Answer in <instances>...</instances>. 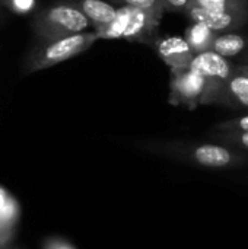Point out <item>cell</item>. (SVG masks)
I'll list each match as a JSON object with an SVG mask.
<instances>
[{
	"label": "cell",
	"mask_w": 248,
	"mask_h": 249,
	"mask_svg": "<svg viewBox=\"0 0 248 249\" xmlns=\"http://www.w3.org/2000/svg\"><path fill=\"white\" fill-rule=\"evenodd\" d=\"M143 149L168 156L175 158L189 163H193L200 168L209 169H225L241 166L247 162V158L243 153H238L234 147H228L222 143H151L143 144Z\"/></svg>",
	"instance_id": "obj_1"
},
{
	"label": "cell",
	"mask_w": 248,
	"mask_h": 249,
	"mask_svg": "<svg viewBox=\"0 0 248 249\" xmlns=\"http://www.w3.org/2000/svg\"><path fill=\"white\" fill-rule=\"evenodd\" d=\"M162 18L130 6H117V13L111 22L96 28L98 39H126L152 45L158 38V26Z\"/></svg>",
	"instance_id": "obj_2"
},
{
	"label": "cell",
	"mask_w": 248,
	"mask_h": 249,
	"mask_svg": "<svg viewBox=\"0 0 248 249\" xmlns=\"http://www.w3.org/2000/svg\"><path fill=\"white\" fill-rule=\"evenodd\" d=\"M96 41V34L86 31L57 39L38 41V44L28 53L25 58L23 73L31 74L67 61L88 51Z\"/></svg>",
	"instance_id": "obj_3"
},
{
	"label": "cell",
	"mask_w": 248,
	"mask_h": 249,
	"mask_svg": "<svg viewBox=\"0 0 248 249\" xmlns=\"http://www.w3.org/2000/svg\"><path fill=\"white\" fill-rule=\"evenodd\" d=\"M89 25L85 15L70 1L48 6L32 19V31L38 41L57 39L85 32Z\"/></svg>",
	"instance_id": "obj_4"
},
{
	"label": "cell",
	"mask_w": 248,
	"mask_h": 249,
	"mask_svg": "<svg viewBox=\"0 0 248 249\" xmlns=\"http://www.w3.org/2000/svg\"><path fill=\"white\" fill-rule=\"evenodd\" d=\"M190 67L196 70L206 83L205 95L202 99V105H215L218 95L221 93L225 82L231 76L235 64L212 50L194 54Z\"/></svg>",
	"instance_id": "obj_5"
},
{
	"label": "cell",
	"mask_w": 248,
	"mask_h": 249,
	"mask_svg": "<svg viewBox=\"0 0 248 249\" xmlns=\"http://www.w3.org/2000/svg\"><path fill=\"white\" fill-rule=\"evenodd\" d=\"M205 89V79L190 66L171 70L168 102L174 107L196 109L202 105Z\"/></svg>",
	"instance_id": "obj_6"
},
{
	"label": "cell",
	"mask_w": 248,
	"mask_h": 249,
	"mask_svg": "<svg viewBox=\"0 0 248 249\" xmlns=\"http://www.w3.org/2000/svg\"><path fill=\"white\" fill-rule=\"evenodd\" d=\"M184 13L191 22L203 23L208 28H210L213 32L237 31L243 28L248 20V12H238V10L212 12L194 4H189Z\"/></svg>",
	"instance_id": "obj_7"
},
{
	"label": "cell",
	"mask_w": 248,
	"mask_h": 249,
	"mask_svg": "<svg viewBox=\"0 0 248 249\" xmlns=\"http://www.w3.org/2000/svg\"><path fill=\"white\" fill-rule=\"evenodd\" d=\"M215 105L232 109H248V64L243 63L234 67Z\"/></svg>",
	"instance_id": "obj_8"
},
{
	"label": "cell",
	"mask_w": 248,
	"mask_h": 249,
	"mask_svg": "<svg viewBox=\"0 0 248 249\" xmlns=\"http://www.w3.org/2000/svg\"><path fill=\"white\" fill-rule=\"evenodd\" d=\"M152 45L161 60L170 67V70L189 67L194 57V53L191 51L184 36H158Z\"/></svg>",
	"instance_id": "obj_9"
},
{
	"label": "cell",
	"mask_w": 248,
	"mask_h": 249,
	"mask_svg": "<svg viewBox=\"0 0 248 249\" xmlns=\"http://www.w3.org/2000/svg\"><path fill=\"white\" fill-rule=\"evenodd\" d=\"M89 20L94 29L111 22L117 13V6L108 0H70Z\"/></svg>",
	"instance_id": "obj_10"
},
{
	"label": "cell",
	"mask_w": 248,
	"mask_h": 249,
	"mask_svg": "<svg viewBox=\"0 0 248 249\" xmlns=\"http://www.w3.org/2000/svg\"><path fill=\"white\" fill-rule=\"evenodd\" d=\"M248 48V39L235 31H225V32H216L210 50L215 51L216 54L225 57V58H232L240 54H243Z\"/></svg>",
	"instance_id": "obj_11"
},
{
	"label": "cell",
	"mask_w": 248,
	"mask_h": 249,
	"mask_svg": "<svg viewBox=\"0 0 248 249\" xmlns=\"http://www.w3.org/2000/svg\"><path fill=\"white\" fill-rule=\"evenodd\" d=\"M19 219V206L16 200L0 187V233L10 241L15 225Z\"/></svg>",
	"instance_id": "obj_12"
},
{
	"label": "cell",
	"mask_w": 248,
	"mask_h": 249,
	"mask_svg": "<svg viewBox=\"0 0 248 249\" xmlns=\"http://www.w3.org/2000/svg\"><path fill=\"white\" fill-rule=\"evenodd\" d=\"M215 35H216V32H213L206 25L199 23V22H193L186 29L184 39L190 45L191 51L194 54H199V53L210 50V45H212V41H213Z\"/></svg>",
	"instance_id": "obj_13"
},
{
	"label": "cell",
	"mask_w": 248,
	"mask_h": 249,
	"mask_svg": "<svg viewBox=\"0 0 248 249\" xmlns=\"http://www.w3.org/2000/svg\"><path fill=\"white\" fill-rule=\"evenodd\" d=\"M190 4L212 12H228V10L248 12L247 0H191Z\"/></svg>",
	"instance_id": "obj_14"
},
{
	"label": "cell",
	"mask_w": 248,
	"mask_h": 249,
	"mask_svg": "<svg viewBox=\"0 0 248 249\" xmlns=\"http://www.w3.org/2000/svg\"><path fill=\"white\" fill-rule=\"evenodd\" d=\"M108 1L115 6H130V7H136V9H143V10H148L159 18H162L165 13L159 0H108Z\"/></svg>",
	"instance_id": "obj_15"
},
{
	"label": "cell",
	"mask_w": 248,
	"mask_h": 249,
	"mask_svg": "<svg viewBox=\"0 0 248 249\" xmlns=\"http://www.w3.org/2000/svg\"><path fill=\"white\" fill-rule=\"evenodd\" d=\"M215 137L225 146L248 150V131H225V133L218 131Z\"/></svg>",
	"instance_id": "obj_16"
},
{
	"label": "cell",
	"mask_w": 248,
	"mask_h": 249,
	"mask_svg": "<svg viewBox=\"0 0 248 249\" xmlns=\"http://www.w3.org/2000/svg\"><path fill=\"white\" fill-rule=\"evenodd\" d=\"M216 130L221 133H225V131H248V114L243 115V117H238V118L227 120V121L218 124Z\"/></svg>",
	"instance_id": "obj_17"
},
{
	"label": "cell",
	"mask_w": 248,
	"mask_h": 249,
	"mask_svg": "<svg viewBox=\"0 0 248 249\" xmlns=\"http://www.w3.org/2000/svg\"><path fill=\"white\" fill-rule=\"evenodd\" d=\"M165 12H183L187 9L191 0H159Z\"/></svg>",
	"instance_id": "obj_18"
},
{
	"label": "cell",
	"mask_w": 248,
	"mask_h": 249,
	"mask_svg": "<svg viewBox=\"0 0 248 249\" xmlns=\"http://www.w3.org/2000/svg\"><path fill=\"white\" fill-rule=\"evenodd\" d=\"M7 6L12 10H16L18 13H23L32 6V0H10L7 1Z\"/></svg>",
	"instance_id": "obj_19"
},
{
	"label": "cell",
	"mask_w": 248,
	"mask_h": 249,
	"mask_svg": "<svg viewBox=\"0 0 248 249\" xmlns=\"http://www.w3.org/2000/svg\"><path fill=\"white\" fill-rule=\"evenodd\" d=\"M48 249H73V248H70L69 245H66V244H63V242H58V244L51 245Z\"/></svg>",
	"instance_id": "obj_20"
},
{
	"label": "cell",
	"mask_w": 248,
	"mask_h": 249,
	"mask_svg": "<svg viewBox=\"0 0 248 249\" xmlns=\"http://www.w3.org/2000/svg\"><path fill=\"white\" fill-rule=\"evenodd\" d=\"M9 242H10V241H9L7 238H4V236H3V235L0 233V249L6 248V247L9 245Z\"/></svg>",
	"instance_id": "obj_21"
},
{
	"label": "cell",
	"mask_w": 248,
	"mask_h": 249,
	"mask_svg": "<svg viewBox=\"0 0 248 249\" xmlns=\"http://www.w3.org/2000/svg\"><path fill=\"white\" fill-rule=\"evenodd\" d=\"M244 63H246V64H248V54L247 55H244Z\"/></svg>",
	"instance_id": "obj_22"
},
{
	"label": "cell",
	"mask_w": 248,
	"mask_h": 249,
	"mask_svg": "<svg viewBox=\"0 0 248 249\" xmlns=\"http://www.w3.org/2000/svg\"><path fill=\"white\" fill-rule=\"evenodd\" d=\"M1 1H3V0H0V3H1Z\"/></svg>",
	"instance_id": "obj_23"
}]
</instances>
